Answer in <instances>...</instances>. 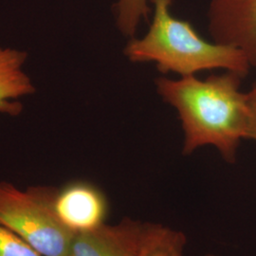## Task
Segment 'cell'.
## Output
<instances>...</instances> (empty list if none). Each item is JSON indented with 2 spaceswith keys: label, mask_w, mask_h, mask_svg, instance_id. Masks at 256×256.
Instances as JSON below:
<instances>
[{
  "label": "cell",
  "mask_w": 256,
  "mask_h": 256,
  "mask_svg": "<svg viewBox=\"0 0 256 256\" xmlns=\"http://www.w3.org/2000/svg\"><path fill=\"white\" fill-rule=\"evenodd\" d=\"M243 78L230 72L205 79L196 75L156 78L158 95L176 110L180 120L184 155L214 146L227 162H236L240 144L250 131L247 92L240 88Z\"/></svg>",
  "instance_id": "1"
},
{
  "label": "cell",
  "mask_w": 256,
  "mask_h": 256,
  "mask_svg": "<svg viewBox=\"0 0 256 256\" xmlns=\"http://www.w3.org/2000/svg\"><path fill=\"white\" fill-rule=\"evenodd\" d=\"M152 22L142 37L130 38L124 55L133 63H154L160 72L178 77L222 70L245 77L252 66L242 52L208 41L188 21L171 12L172 0H149Z\"/></svg>",
  "instance_id": "2"
},
{
  "label": "cell",
  "mask_w": 256,
  "mask_h": 256,
  "mask_svg": "<svg viewBox=\"0 0 256 256\" xmlns=\"http://www.w3.org/2000/svg\"><path fill=\"white\" fill-rule=\"evenodd\" d=\"M58 188L45 185L21 190L0 182V224L41 256H70L76 234L64 226L55 210Z\"/></svg>",
  "instance_id": "3"
},
{
  "label": "cell",
  "mask_w": 256,
  "mask_h": 256,
  "mask_svg": "<svg viewBox=\"0 0 256 256\" xmlns=\"http://www.w3.org/2000/svg\"><path fill=\"white\" fill-rule=\"evenodd\" d=\"M208 20L214 41L238 48L256 66V0H210Z\"/></svg>",
  "instance_id": "4"
},
{
  "label": "cell",
  "mask_w": 256,
  "mask_h": 256,
  "mask_svg": "<svg viewBox=\"0 0 256 256\" xmlns=\"http://www.w3.org/2000/svg\"><path fill=\"white\" fill-rule=\"evenodd\" d=\"M146 223L124 218L76 234L70 256H138Z\"/></svg>",
  "instance_id": "5"
},
{
  "label": "cell",
  "mask_w": 256,
  "mask_h": 256,
  "mask_svg": "<svg viewBox=\"0 0 256 256\" xmlns=\"http://www.w3.org/2000/svg\"><path fill=\"white\" fill-rule=\"evenodd\" d=\"M55 210L64 226L78 234L106 223L108 202L98 187L88 182L76 180L58 188Z\"/></svg>",
  "instance_id": "6"
},
{
  "label": "cell",
  "mask_w": 256,
  "mask_h": 256,
  "mask_svg": "<svg viewBox=\"0 0 256 256\" xmlns=\"http://www.w3.org/2000/svg\"><path fill=\"white\" fill-rule=\"evenodd\" d=\"M27 54L12 48H0V113L16 116L23 106L19 99L36 92L24 70Z\"/></svg>",
  "instance_id": "7"
},
{
  "label": "cell",
  "mask_w": 256,
  "mask_h": 256,
  "mask_svg": "<svg viewBox=\"0 0 256 256\" xmlns=\"http://www.w3.org/2000/svg\"><path fill=\"white\" fill-rule=\"evenodd\" d=\"M182 232L162 224L146 223L138 256H188Z\"/></svg>",
  "instance_id": "8"
},
{
  "label": "cell",
  "mask_w": 256,
  "mask_h": 256,
  "mask_svg": "<svg viewBox=\"0 0 256 256\" xmlns=\"http://www.w3.org/2000/svg\"><path fill=\"white\" fill-rule=\"evenodd\" d=\"M149 0H118L115 5L116 24L124 36L135 37L142 20L148 21L151 7Z\"/></svg>",
  "instance_id": "9"
},
{
  "label": "cell",
  "mask_w": 256,
  "mask_h": 256,
  "mask_svg": "<svg viewBox=\"0 0 256 256\" xmlns=\"http://www.w3.org/2000/svg\"><path fill=\"white\" fill-rule=\"evenodd\" d=\"M0 256H41L16 234L0 224Z\"/></svg>",
  "instance_id": "10"
},
{
  "label": "cell",
  "mask_w": 256,
  "mask_h": 256,
  "mask_svg": "<svg viewBox=\"0 0 256 256\" xmlns=\"http://www.w3.org/2000/svg\"><path fill=\"white\" fill-rule=\"evenodd\" d=\"M247 98L250 112V131L248 134V137H250V133L254 130H256V82L252 86V88L247 92Z\"/></svg>",
  "instance_id": "11"
},
{
  "label": "cell",
  "mask_w": 256,
  "mask_h": 256,
  "mask_svg": "<svg viewBox=\"0 0 256 256\" xmlns=\"http://www.w3.org/2000/svg\"><path fill=\"white\" fill-rule=\"evenodd\" d=\"M248 140H256V130H254V131L250 133V137H248Z\"/></svg>",
  "instance_id": "12"
},
{
  "label": "cell",
  "mask_w": 256,
  "mask_h": 256,
  "mask_svg": "<svg viewBox=\"0 0 256 256\" xmlns=\"http://www.w3.org/2000/svg\"><path fill=\"white\" fill-rule=\"evenodd\" d=\"M214 256V254H208V256Z\"/></svg>",
  "instance_id": "13"
}]
</instances>
